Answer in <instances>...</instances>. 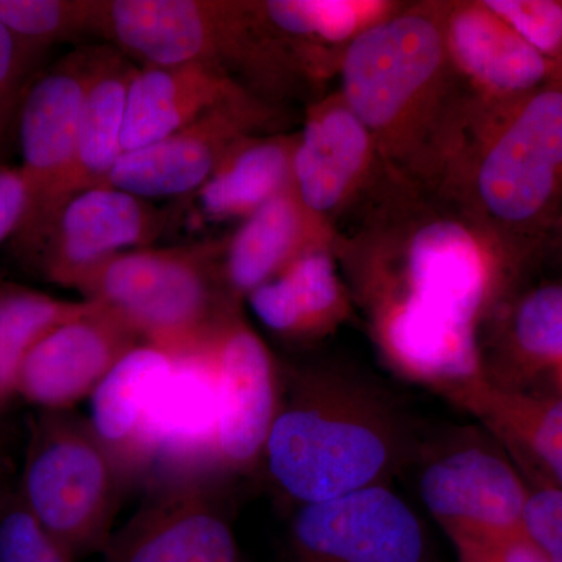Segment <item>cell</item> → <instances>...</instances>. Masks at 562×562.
<instances>
[{
    "label": "cell",
    "instance_id": "1f68e13d",
    "mask_svg": "<svg viewBox=\"0 0 562 562\" xmlns=\"http://www.w3.org/2000/svg\"><path fill=\"white\" fill-rule=\"evenodd\" d=\"M453 546L458 562H552L524 528L457 539Z\"/></svg>",
    "mask_w": 562,
    "mask_h": 562
},
{
    "label": "cell",
    "instance_id": "484cf974",
    "mask_svg": "<svg viewBox=\"0 0 562 562\" xmlns=\"http://www.w3.org/2000/svg\"><path fill=\"white\" fill-rule=\"evenodd\" d=\"M505 383L520 390L525 380L562 368V284L536 288L514 305L502 341Z\"/></svg>",
    "mask_w": 562,
    "mask_h": 562
},
{
    "label": "cell",
    "instance_id": "d6a6232c",
    "mask_svg": "<svg viewBox=\"0 0 562 562\" xmlns=\"http://www.w3.org/2000/svg\"><path fill=\"white\" fill-rule=\"evenodd\" d=\"M522 527L547 553L562 549V490L542 487L528 497Z\"/></svg>",
    "mask_w": 562,
    "mask_h": 562
},
{
    "label": "cell",
    "instance_id": "83f0119b",
    "mask_svg": "<svg viewBox=\"0 0 562 562\" xmlns=\"http://www.w3.org/2000/svg\"><path fill=\"white\" fill-rule=\"evenodd\" d=\"M94 0H0V22L25 49L41 50L91 32Z\"/></svg>",
    "mask_w": 562,
    "mask_h": 562
},
{
    "label": "cell",
    "instance_id": "d590c367",
    "mask_svg": "<svg viewBox=\"0 0 562 562\" xmlns=\"http://www.w3.org/2000/svg\"><path fill=\"white\" fill-rule=\"evenodd\" d=\"M549 238L562 249V214L557 224L553 225L552 232H550Z\"/></svg>",
    "mask_w": 562,
    "mask_h": 562
},
{
    "label": "cell",
    "instance_id": "4dcf8cb0",
    "mask_svg": "<svg viewBox=\"0 0 562 562\" xmlns=\"http://www.w3.org/2000/svg\"><path fill=\"white\" fill-rule=\"evenodd\" d=\"M35 57L0 22V151L11 125L18 122L22 98L32 81L29 76Z\"/></svg>",
    "mask_w": 562,
    "mask_h": 562
},
{
    "label": "cell",
    "instance_id": "44dd1931",
    "mask_svg": "<svg viewBox=\"0 0 562 562\" xmlns=\"http://www.w3.org/2000/svg\"><path fill=\"white\" fill-rule=\"evenodd\" d=\"M246 299L266 328L288 339L322 338L338 328L350 310L333 250L303 255Z\"/></svg>",
    "mask_w": 562,
    "mask_h": 562
},
{
    "label": "cell",
    "instance_id": "cb8c5ba5",
    "mask_svg": "<svg viewBox=\"0 0 562 562\" xmlns=\"http://www.w3.org/2000/svg\"><path fill=\"white\" fill-rule=\"evenodd\" d=\"M464 409L486 420L492 430L527 458L562 490V397H542L491 382L465 403Z\"/></svg>",
    "mask_w": 562,
    "mask_h": 562
},
{
    "label": "cell",
    "instance_id": "74e56055",
    "mask_svg": "<svg viewBox=\"0 0 562 562\" xmlns=\"http://www.w3.org/2000/svg\"><path fill=\"white\" fill-rule=\"evenodd\" d=\"M558 376H560V383L562 387V368L560 369V371H558Z\"/></svg>",
    "mask_w": 562,
    "mask_h": 562
},
{
    "label": "cell",
    "instance_id": "9c48e42d",
    "mask_svg": "<svg viewBox=\"0 0 562 562\" xmlns=\"http://www.w3.org/2000/svg\"><path fill=\"white\" fill-rule=\"evenodd\" d=\"M292 187L303 205L333 227L355 206H368V216L403 184L387 171L371 133L338 91L306 113L292 158Z\"/></svg>",
    "mask_w": 562,
    "mask_h": 562
},
{
    "label": "cell",
    "instance_id": "f546056e",
    "mask_svg": "<svg viewBox=\"0 0 562 562\" xmlns=\"http://www.w3.org/2000/svg\"><path fill=\"white\" fill-rule=\"evenodd\" d=\"M0 562H74L14 490L0 506Z\"/></svg>",
    "mask_w": 562,
    "mask_h": 562
},
{
    "label": "cell",
    "instance_id": "e0dca14e",
    "mask_svg": "<svg viewBox=\"0 0 562 562\" xmlns=\"http://www.w3.org/2000/svg\"><path fill=\"white\" fill-rule=\"evenodd\" d=\"M450 57L482 106L519 101L558 80V70L483 2H450Z\"/></svg>",
    "mask_w": 562,
    "mask_h": 562
},
{
    "label": "cell",
    "instance_id": "ba28073f",
    "mask_svg": "<svg viewBox=\"0 0 562 562\" xmlns=\"http://www.w3.org/2000/svg\"><path fill=\"white\" fill-rule=\"evenodd\" d=\"M246 24L247 2L94 0L91 32L143 66L203 61L232 74Z\"/></svg>",
    "mask_w": 562,
    "mask_h": 562
},
{
    "label": "cell",
    "instance_id": "8fae6325",
    "mask_svg": "<svg viewBox=\"0 0 562 562\" xmlns=\"http://www.w3.org/2000/svg\"><path fill=\"white\" fill-rule=\"evenodd\" d=\"M272 117L268 105L246 91L158 143L124 151L109 184L143 199L198 191L236 144L257 135Z\"/></svg>",
    "mask_w": 562,
    "mask_h": 562
},
{
    "label": "cell",
    "instance_id": "2e32d148",
    "mask_svg": "<svg viewBox=\"0 0 562 562\" xmlns=\"http://www.w3.org/2000/svg\"><path fill=\"white\" fill-rule=\"evenodd\" d=\"M166 222L165 211L131 192L113 187L83 191L63 206L35 261L47 280L66 288L95 262L146 249L160 238Z\"/></svg>",
    "mask_w": 562,
    "mask_h": 562
},
{
    "label": "cell",
    "instance_id": "30bf717a",
    "mask_svg": "<svg viewBox=\"0 0 562 562\" xmlns=\"http://www.w3.org/2000/svg\"><path fill=\"white\" fill-rule=\"evenodd\" d=\"M292 562H428L419 517L386 484L299 506Z\"/></svg>",
    "mask_w": 562,
    "mask_h": 562
},
{
    "label": "cell",
    "instance_id": "8992f818",
    "mask_svg": "<svg viewBox=\"0 0 562 562\" xmlns=\"http://www.w3.org/2000/svg\"><path fill=\"white\" fill-rule=\"evenodd\" d=\"M90 55V49L68 55L32 80L22 98L18 132L27 210L13 238L33 261L69 199Z\"/></svg>",
    "mask_w": 562,
    "mask_h": 562
},
{
    "label": "cell",
    "instance_id": "4fadbf2b",
    "mask_svg": "<svg viewBox=\"0 0 562 562\" xmlns=\"http://www.w3.org/2000/svg\"><path fill=\"white\" fill-rule=\"evenodd\" d=\"M140 344L120 317L94 303L83 316L47 333L25 355L14 397L31 403L36 412H70L90 398L111 369Z\"/></svg>",
    "mask_w": 562,
    "mask_h": 562
},
{
    "label": "cell",
    "instance_id": "d4e9b609",
    "mask_svg": "<svg viewBox=\"0 0 562 562\" xmlns=\"http://www.w3.org/2000/svg\"><path fill=\"white\" fill-rule=\"evenodd\" d=\"M401 7L386 0L257 2L262 20L283 38L339 61L362 32L386 20Z\"/></svg>",
    "mask_w": 562,
    "mask_h": 562
},
{
    "label": "cell",
    "instance_id": "8d00e7d4",
    "mask_svg": "<svg viewBox=\"0 0 562 562\" xmlns=\"http://www.w3.org/2000/svg\"><path fill=\"white\" fill-rule=\"evenodd\" d=\"M549 557L550 560H552V562H562V549L557 550V552L550 553Z\"/></svg>",
    "mask_w": 562,
    "mask_h": 562
},
{
    "label": "cell",
    "instance_id": "f1b7e54d",
    "mask_svg": "<svg viewBox=\"0 0 562 562\" xmlns=\"http://www.w3.org/2000/svg\"><path fill=\"white\" fill-rule=\"evenodd\" d=\"M520 38L527 41L562 77V2L557 0H483Z\"/></svg>",
    "mask_w": 562,
    "mask_h": 562
},
{
    "label": "cell",
    "instance_id": "603a6c76",
    "mask_svg": "<svg viewBox=\"0 0 562 562\" xmlns=\"http://www.w3.org/2000/svg\"><path fill=\"white\" fill-rule=\"evenodd\" d=\"M297 135L249 136L236 144L199 188L211 220H244L292 184Z\"/></svg>",
    "mask_w": 562,
    "mask_h": 562
},
{
    "label": "cell",
    "instance_id": "6da1fadb",
    "mask_svg": "<svg viewBox=\"0 0 562 562\" xmlns=\"http://www.w3.org/2000/svg\"><path fill=\"white\" fill-rule=\"evenodd\" d=\"M449 3L401 7L344 52V101L403 187L438 195L468 139L480 103L446 38Z\"/></svg>",
    "mask_w": 562,
    "mask_h": 562
},
{
    "label": "cell",
    "instance_id": "836d02e7",
    "mask_svg": "<svg viewBox=\"0 0 562 562\" xmlns=\"http://www.w3.org/2000/svg\"><path fill=\"white\" fill-rule=\"evenodd\" d=\"M27 210V188L20 168L0 166V244L16 235Z\"/></svg>",
    "mask_w": 562,
    "mask_h": 562
},
{
    "label": "cell",
    "instance_id": "d6986e66",
    "mask_svg": "<svg viewBox=\"0 0 562 562\" xmlns=\"http://www.w3.org/2000/svg\"><path fill=\"white\" fill-rule=\"evenodd\" d=\"M246 91L241 81L213 63L143 66L128 90L124 150L158 143Z\"/></svg>",
    "mask_w": 562,
    "mask_h": 562
},
{
    "label": "cell",
    "instance_id": "7c38bea8",
    "mask_svg": "<svg viewBox=\"0 0 562 562\" xmlns=\"http://www.w3.org/2000/svg\"><path fill=\"white\" fill-rule=\"evenodd\" d=\"M213 353L220 390L221 471L239 475L262 461L280 408L281 380L271 351L241 310L214 335Z\"/></svg>",
    "mask_w": 562,
    "mask_h": 562
},
{
    "label": "cell",
    "instance_id": "f35d334b",
    "mask_svg": "<svg viewBox=\"0 0 562 562\" xmlns=\"http://www.w3.org/2000/svg\"><path fill=\"white\" fill-rule=\"evenodd\" d=\"M558 81H562V77H561V80H558Z\"/></svg>",
    "mask_w": 562,
    "mask_h": 562
},
{
    "label": "cell",
    "instance_id": "52a82bcc",
    "mask_svg": "<svg viewBox=\"0 0 562 562\" xmlns=\"http://www.w3.org/2000/svg\"><path fill=\"white\" fill-rule=\"evenodd\" d=\"M227 479L202 471L150 480L138 512L106 543L105 562H241L224 501Z\"/></svg>",
    "mask_w": 562,
    "mask_h": 562
},
{
    "label": "cell",
    "instance_id": "7a4b0ae2",
    "mask_svg": "<svg viewBox=\"0 0 562 562\" xmlns=\"http://www.w3.org/2000/svg\"><path fill=\"white\" fill-rule=\"evenodd\" d=\"M439 195L512 266L549 238L562 214V81L480 106Z\"/></svg>",
    "mask_w": 562,
    "mask_h": 562
},
{
    "label": "cell",
    "instance_id": "3957f363",
    "mask_svg": "<svg viewBox=\"0 0 562 562\" xmlns=\"http://www.w3.org/2000/svg\"><path fill=\"white\" fill-rule=\"evenodd\" d=\"M401 428L372 395L324 372L281 384L262 462L299 506L384 484L402 450Z\"/></svg>",
    "mask_w": 562,
    "mask_h": 562
},
{
    "label": "cell",
    "instance_id": "9a60e30c",
    "mask_svg": "<svg viewBox=\"0 0 562 562\" xmlns=\"http://www.w3.org/2000/svg\"><path fill=\"white\" fill-rule=\"evenodd\" d=\"M420 497L453 542L520 530L530 494L497 453L482 446H461L424 469Z\"/></svg>",
    "mask_w": 562,
    "mask_h": 562
},
{
    "label": "cell",
    "instance_id": "4316f807",
    "mask_svg": "<svg viewBox=\"0 0 562 562\" xmlns=\"http://www.w3.org/2000/svg\"><path fill=\"white\" fill-rule=\"evenodd\" d=\"M90 301H65L44 292L0 284V408L14 397L25 355L47 333L90 312Z\"/></svg>",
    "mask_w": 562,
    "mask_h": 562
},
{
    "label": "cell",
    "instance_id": "e575fe53",
    "mask_svg": "<svg viewBox=\"0 0 562 562\" xmlns=\"http://www.w3.org/2000/svg\"><path fill=\"white\" fill-rule=\"evenodd\" d=\"M18 484L13 482V465L11 458L0 443V506L9 498L11 492L16 490Z\"/></svg>",
    "mask_w": 562,
    "mask_h": 562
},
{
    "label": "cell",
    "instance_id": "7402d4cb",
    "mask_svg": "<svg viewBox=\"0 0 562 562\" xmlns=\"http://www.w3.org/2000/svg\"><path fill=\"white\" fill-rule=\"evenodd\" d=\"M90 77L81 103L76 166L69 199L110 187V176L124 155L128 90L138 68L114 47L90 49ZM66 202V203H68Z\"/></svg>",
    "mask_w": 562,
    "mask_h": 562
},
{
    "label": "cell",
    "instance_id": "ac0fdd59",
    "mask_svg": "<svg viewBox=\"0 0 562 562\" xmlns=\"http://www.w3.org/2000/svg\"><path fill=\"white\" fill-rule=\"evenodd\" d=\"M338 233L312 213L294 187L243 222L225 244L224 273L233 297L243 302L251 291L283 272L310 251H335Z\"/></svg>",
    "mask_w": 562,
    "mask_h": 562
},
{
    "label": "cell",
    "instance_id": "5b68a950",
    "mask_svg": "<svg viewBox=\"0 0 562 562\" xmlns=\"http://www.w3.org/2000/svg\"><path fill=\"white\" fill-rule=\"evenodd\" d=\"M128 483L88 417L36 412L29 422L21 501L72 558L103 553Z\"/></svg>",
    "mask_w": 562,
    "mask_h": 562
},
{
    "label": "cell",
    "instance_id": "277c9868",
    "mask_svg": "<svg viewBox=\"0 0 562 562\" xmlns=\"http://www.w3.org/2000/svg\"><path fill=\"white\" fill-rule=\"evenodd\" d=\"M225 244L122 251L83 269L66 288L120 317L146 346L183 353L209 344L241 310L225 281Z\"/></svg>",
    "mask_w": 562,
    "mask_h": 562
},
{
    "label": "cell",
    "instance_id": "ffe728a7",
    "mask_svg": "<svg viewBox=\"0 0 562 562\" xmlns=\"http://www.w3.org/2000/svg\"><path fill=\"white\" fill-rule=\"evenodd\" d=\"M172 366V357L157 347L128 351L90 397L92 430L132 484L149 482L147 420L154 392Z\"/></svg>",
    "mask_w": 562,
    "mask_h": 562
},
{
    "label": "cell",
    "instance_id": "5bb4252c",
    "mask_svg": "<svg viewBox=\"0 0 562 562\" xmlns=\"http://www.w3.org/2000/svg\"><path fill=\"white\" fill-rule=\"evenodd\" d=\"M171 357V369L154 392L147 420L149 482L169 473H224L217 454L220 390L213 339Z\"/></svg>",
    "mask_w": 562,
    "mask_h": 562
}]
</instances>
